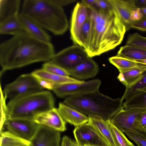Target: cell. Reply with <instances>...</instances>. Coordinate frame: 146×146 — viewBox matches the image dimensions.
Instances as JSON below:
<instances>
[{
    "instance_id": "obj_1",
    "label": "cell",
    "mask_w": 146,
    "mask_h": 146,
    "mask_svg": "<svg viewBox=\"0 0 146 146\" xmlns=\"http://www.w3.org/2000/svg\"><path fill=\"white\" fill-rule=\"evenodd\" d=\"M54 54L50 42L35 38L27 32L13 36L0 45V74L33 63L50 61Z\"/></svg>"
},
{
    "instance_id": "obj_2",
    "label": "cell",
    "mask_w": 146,
    "mask_h": 146,
    "mask_svg": "<svg viewBox=\"0 0 146 146\" xmlns=\"http://www.w3.org/2000/svg\"><path fill=\"white\" fill-rule=\"evenodd\" d=\"M87 7L91 30L85 50L88 56L92 58L112 50L119 45L127 30L112 8L103 10Z\"/></svg>"
},
{
    "instance_id": "obj_3",
    "label": "cell",
    "mask_w": 146,
    "mask_h": 146,
    "mask_svg": "<svg viewBox=\"0 0 146 146\" xmlns=\"http://www.w3.org/2000/svg\"><path fill=\"white\" fill-rule=\"evenodd\" d=\"M21 13L55 35L63 34L68 28V21L62 7L52 0H25Z\"/></svg>"
},
{
    "instance_id": "obj_4",
    "label": "cell",
    "mask_w": 146,
    "mask_h": 146,
    "mask_svg": "<svg viewBox=\"0 0 146 146\" xmlns=\"http://www.w3.org/2000/svg\"><path fill=\"white\" fill-rule=\"evenodd\" d=\"M64 103L86 116L105 120L110 119L123 108L121 98L113 99L101 93L99 90L67 97Z\"/></svg>"
},
{
    "instance_id": "obj_5",
    "label": "cell",
    "mask_w": 146,
    "mask_h": 146,
    "mask_svg": "<svg viewBox=\"0 0 146 146\" xmlns=\"http://www.w3.org/2000/svg\"><path fill=\"white\" fill-rule=\"evenodd\" d=\"M54 104L53 96L49 91L28 95L9 101L7 104V118L33 120L36 115L54 108Z\"/></svg>"
},
{
    "instance_id": "obj_6",
    "label": "cell",
    "mask_w": 146,
    "mask_h": 146,
    "mask_svg": "<svg viewBox=\"0 0 146 146\" xmlns=\"http://www.w3.org/2000/svg\"><path fill=\"white\" fill-rule=\"evenodd\" d=\"M146 109L122 108L110 120L111 122L123 133H131L146 139V131L141 126L139 117Z\"/></svg>"
},
{
    "instance_id": "obj_7",
    "label": "cell",
    "mask_w": 146,
    "mask_h": 146,
    "mask_svg": "<svg viewBox=\"0 0 146 146\" xmlns=\"http://www.w3.org/2000/svg\"><path fill=\"white\" fill-rule=\"evenodd\" d=\"M37 79L31 73L23 74L5 87L3 92L10 100L43 91Z\"/></svg>"
},
{
    "instance_id": "obj_8",
    "label": "cell",
    "mask_w": 146,
    "mask_h": 146,
    "mask_svg": "<svg viewBox=\"0 0 146 146\" xmlns=\"http://www.w3.org/2000/svg\"><path fill=\"white\" fill-rule=\"evenodd\" d=\"M88 57L84 48L75 44L55 54L51 61L68 72Z\"/></svg>"
},
{
    "instance_id": "obj_9",
    "label": "cell",
    "mask_w": 146,
    "mask_h": 146,
    "mask_svg": "<svg viewBox=\"0 0 146 146\" xmlns=\"http://www.w3.org/2000/svg\"><path fill=\"white\" fill-rule=\"evenodd\" d=\"M101 81L98 79L81 83L54 84L52 90L60 98L89 93L99 90Z\"/></svg>"
},
{
    "instance_id": "obj_10",
    "label": "cell",
    "mask_w": 146,
    "mask_h": 146,
    "mask_svg": "<svg viewBox=\"0 0 146 146\" xmlns=\"http://www.w3.org/2000/svg\"><path fill=\"white\" fill-rule=\"evenodd\" d=\"M4 126L9 132L30 141L36 133L38 125L32 119L8 118L6 119Z\"/></svg>"
},
{
    "instance_id": "obj_11",
    "label": "cell",
    "mask_w": 146,
    "mask_h": 146,
    "mask_svg": "<svg viewBox=\"0 0 146 146\" xmlns=\"http://www.w3.org/2000/svg\"><path fill=\"white\" fill-rule=\"evenodd\" d=\"M76 141L82 146H109L88 122L75 127L73 131Z\"/></svg>"
},
{
    "instance_id": "obj_12",
    "label": "cell",
    "mask_w": 146,
    "mask_h": 146,
    "mask_svg": "<svg viewBox=\"0 0 146 146\" xmlns=\"http://www.w3.org/2000/svg\"><path fill=\"white\" fill-rule=\"evenodd\" d=\"M60 132L38 125L34 136L30 141V146H60Z\"/></svg>"
},
{
    "instance_id": "obj_13",
    "label": "cell",
    "mask_w": 146,
    "mask_h": 146,
    "mask_svg": "<svg viewBox=\"0 0 146 146\" xmlns=\"http://www.w3.org/2000/svg\"><path fill=\"white\" fill-rule=\"evenodd\" d=\"M88 18V7L80 2L77 3L72 13L70 24L71 38L75 44L79 45L81 28Z\"/></svg>"
},
{
    "instance_id": "obj_14",
    "label": "cell",
    "mask_w": 146,
    "mask_h": 146,
    "mask_svg": "<svg viewBox=\"0 0 146 146\" xmlns=\"http://www.w3.org/2000/svg\"><path fill=\"white\" fill-rule=\"evenodd\" d=\"M33 120L38 125L48 127L59 132L66 130V122L58 109L54 107L36 115Z\"/></svg>"
},
{
    "instance_id": "obj_15",
    "label": "cell",
    "mask_w": 146,
    "mask_h": 146,
    "mask_svg": "<svg viewBox=\"0 0 146 146\" xmlns=\"http://www.w3.org/2000/svg\"><path fill=\"white\" fill-rule=\"evenodd\" d=\"M99 70L97 63L91 58L88 57L68 72L69 76L73 78L82 80L94 77Z\"/></svg>"
},
{
    "instance_id": "obj_16",
    "label": "cell",
    "mask_w": 146,
    "mask_h": 146,
    "mask_svg": "<svg viewBox=\"0 0 146 146\" xmlns=\"http://www.w3.org/2000/svg\"><path fill=\"white\" fill-rule=\"evenodd\" d=\"M58 109L60 115L65 122L73 125L75 127L88 122V116L64 103H59Z\"/></svg>"
},
{
    "instance_id": "obj_17",
    "label": "cell",
    "mask_w": 146,
    "mask_h": 146,
    "mask_svg": "<svg viewBox=\"0 0 146 146\" xmlns=\"http://www.w3.org/2000/svg\"><path fill=\"white\" fill-rule=\"evenodd\" d=\"M19 17L27 33L38 39L50 42V35L35 22L21 13L19 14Z\"/></svg>"
},
{
    "instance_id": "obj_18",
    "label": "cell",
    "mask_w": 146,
    "mask_h": 146,
    "mask_svg": "<svg viewBox=\"0 0 146 146\" xmlns=\"http://www.w3.org/2000/svg\"><path fill=\"white\" fill-rule=\"evenodd\" d=\"M112 8L117 13L119 17L125 25L127 30L131 28L133 23L130 19L132 11L135 9L131 0H109Z\"/></svg>"
},
{
    "instance_id": "obj_19",
    "label": "cell",
    "mask_w": 146,
    "mask_h": 146,
    "mask_svg": "<svg viewBox=\"0 0 146 146\" xmlns=\"http://www.w3.org/2000/svg\"><path fill=\"white\" fill-rule=\"evenodd\" d=\"M88 123L91 125L109 146H117L108 125L107 120L88 116Z\"/></svg>"
},
{
    "instance_id": "obj_20",
    "label": "cell",
    "mask_w": 146,
    "mask_h": 146,
    "mask_svg": "<svg viewBox=\"0 0 146 146\" xmlns=\"http://www.w3.org/2000/svg\"><path fill=\"white\" fill-rule=\"evenodd\" d=\"M31 73L37 79L43 80L56 84L81 83L84 81L69 76L55 74L49 72L42 68L35 70Z\"/></svg>"
},
{
    "instance_id": "obj_21",
    "label": "cell",
    "mask_w": 146,
    "mask_h": 146,
    "mask_svg": "<svg viewBox=\"0 0 146 146\" xmlns=\"http://www.w3.org/2000/svg\"><path fill=\"white\" fill-rule=\"evenodd\" d=\"M26 32L19 19V14L0 23V34L15 36Z\"/></svg>"
},
{
    "instance_id": "obj_22",
    "label": "cell",
    "mask_w": 146,
    "mask_h": 146,
    "mask_svg": "<svg viewBox=\"0 0 146 146\" xmlns=\"http://www.w3.org/2000/svg\"><path fill=\"white\" fill-rule=\"evenodd\" d=\"M124 101V108L146 109V87L135 92Z\"/></svg>"
},
{
    "instance_id": "obj_23",
    "label": "cell",
    "mask_w": 146,
    "mask_h": 146,
    "mask_svg": "<svg viewBox=\"0 0 146 146\" xmlns=\"http://www.w3.org/2000/svg\"><path fill=\"white\" fill-rule=\"evenodd\" d=\"M20 2V0H0V23L19 14Z\"/></svg>"
},
{
    "instance_id": "obj_24",
    "label": "cell",
    "mask_w": 146,
    "mask_h": 146,
    "mask_svg": "<svg viewBox=\"0 0 146 146\" xmlns=\"http://www.w3.org/2000/svg\"><path fill=\"white\" fill-rule=\"evenodd\" d=\"M117 56L133 60L146 59V49L126 45L120 47Z\"/></svg>"
},
{
    "instance_id": "obj_25",
    "label": "cell",
    "mask_w": 146,
    "mask_h": 146,
    "mask_svg": "<svg viewBox=\"0 0 146 146\" xmlns=\"http://www.w3.org/2000/svg\"><path fill=\"white\" fill-rule=\"evenodd\" d=\"M108 60L118 69L119 72L122 73L145 65L117 55L110 57Z\"/></svg>"
},
{
    "instance_id": "obj_26",
    "label": "cell",
    "mask_w": 146,
    "mask_h": 146,
    "mask_svg": "<svg viewBox=\"0 0 146 146\" xmlns=\"http://www.w3.org/2000/svg\"><path fill=\"white\" fill-rule=\"evenodd\" d=\"M30 142L21 138L8 131L1 133L0 146L30 145Z\"/></svg>"
},
{
    "instance_id": "obj_27",
    "label": "cell",
    "mask_w": 146,
    "mask_h": 146,
    "mask_svg": "<svg viewBox=\"0 0 146 146\" xmlns=\"http://www.w3.org/2000/svg\"><path fill=\"white\" fill-rule=\"evenodd\" d=\"M113 138L117 146H135L123 133L115 126L110 119L106 121Z\"/></svg>"
},
{
    "instance_id": "obj_28",
    "label": "cell",
    "mask_w": 146,
    "mask_h": 146,
    "mask_svg": "<svg viewBox=\"0 0 146 146\" xmlns=\"http://www.w3.org/2000/svg\"><path fill=\"white\" fill-rule=\"evenodd\" d=\"M146 71V65H144L123 73L127 84L126 88L130 86L137 82Z\"/></svg>"
},
{
    "instance_id": "obj_29",
    "label": "cell",
    "mask_w": 146,
    "mask_h": 146,
    "mask_svg": "<svg viewBox=\"0 0 146 146\" xmlns=\"http://www.w3.org/2000/svg\"><path fill=\"white\" fill-rule=\"evenodd\" d=\"M146 87V71L141 78L137 82L130 87L126 88L121 99L123 101L132 94L137 91Z\"/></svg>"
},
{
    "instance_id": "obj_30",
    "label": "cell",
    "mask_w": 146,
    "mask_h": 146,
    "mask_svg": "<svg viewBox=\"0 0 146 146\" xmlns=\"http://www.w3.org/2000/svg\"><path fill=\"white\" fill-rule=\"evenodd\" d=\"M91 30L90 21L88 19L83 24L81 28L78 45L84 48L85 50L86 48L90 38Z\"/></svg>"
},
{
    "instance_id": "obj_31",
    "label": "cell",
    "mask_w": 146,
    "mask_h": 146,
    "mask_svg": "<svg viewBox=\"0 0 146 146\" xmlns=\"http://www.w3.org/2000/svg\"><path fill=\"white\" fill-rule=\"evenodd\" d=\"M126 45L146 49V37L138 33L131 34L128 38Z\"/></svg>"
},
{
    "instance_id": "obj_32",
    "label": "cell",
    "mask_w": 146,
    "mask_h": 146,
    "mask_svg": "<svg viewBox=\"0 0 146 146\" xmlns=\"http://www.w3.org/2000/svg\"><path fill=\"white\" fill-rule=\"evenodd\" d=\"M42 68L52 73L65 76H69L68 72L50 60L45 62L42 65Z\"/></svg>"
},
{
    "instance_id": "obj_33",
    "label": "cell",
    "mask_w": 146,
    "mask_h": 146,
    "mask_svg": "<svg viewBox=\"0 0 146 146\" xmlns=\"http://www.w3.org/2000/svg\"><path fill=\"white\" fill-rule=\"evenodd\" d=\"M1 92L0 131L1 132L4 123L7 118V104H6L5 102L6 98L4 96L1 88Z\"/></svg>"
},
{
    "instance_id": "obj_34",
    "label": "cell",
    "mask_w": 146,
    "mask_h": 146,
    "mask_svg": "<svg viewBox=\"0 0 146 146\" xmlns=\"http://www.w3.org/2000/svg\"><path fill=\"white\" fill-rule=\"evenodd\" d=\"M137 146H146V139L137 135L129 132L124 133Z\"/></svg>"
},
{
    "instance_id": "obj_35",
    "label": "cell",
    "mask_w": 146,
    "mask_h": 146,
    "mask_svg": "<svg viewBox=\"0 0 146 146\" xmlns=\"http://www.w3.org/2000/svg\"><path fill=\"white\" fill-rule=\"evenodd\" d=\"M94 7L103 10H108L112 9L109 0H96Z\"/></svg>"
},
{
    "instance_id": "obj_36",
    "label": "cell",
    "mask_w": 146,
    "mask_h": 146,
    "mask_svg": "<svg viewBox=\"0 0 146 146\" xmlns=\"http://www.w3.org/2000/svg\"><path fill=\"white\" fill-rule=\"evenodd\" d=\"M143 18V16L139 9L133 10L132 11L130 15V19L133 23L138 22L141 20Z\"/></svg>"
},
{
    "instance_id": "obj_37",
    "label": "cell",
    "mask_w": 146,
    "mask_h": 146,
    "mask_svg": "<svg viewBox=\"0 0 146 146\" xmlns=\"http://www.w3.org/2000/svg\"><path fill=\"white\" fill-rule=\"evenodd\" d=\"M131 28L140 31H146V18H143L141 21L134 23L131 27Z\"/></svg>"
},
{
    "instance_id": "obj_38",
    "label": "cell",
    "mask_w": 146,
    "mask_h": 146,
    "mask_svg": "<svg viewBox=\"0 0 146 146\" xmlns=\"http://www.w3.org/2000/svg\"><path fill=\"white\" fill-rule=\"evenodd\" d=\"M133 6L136 9L146 7V0H131Z\"/></svg>"
},
{
    "instance_id": "obj_39",
    "label": "cell",
    "mask_w": 146,
    "mask_h": 146,
    "mask_svg": "<svg viewBox=\"0 0 146 146\" xmlns=\"http://www.w3.org/2000/svg\"><path fill=\"white\" fill-rule=\"evenodd\" d=\"M36 79L40 85L44 89L45 88L50 90H52L54 83L43 80Z\"/></svg>"
},
{
    "instance_id": "obj_40",
    "label": "cell",
    "mask_w": 146,
    "mask_h": 146,
    "mask_svg": "<svg viewBox=\"0 0 146 146\" xmlns=\"http://www.w3.org/2000/svg\"><path fill=\"white\" fill-rule=\"evenodd\" d=\"M74 141L67 136H64L62 138L60 146H73Z\"/></svg>"
},
{
    "instance_id": "obj_41",
    "label": "cell",
    "mask_w": 146,
    "mask_h": 146,
    "mask_svg": "<svg viewBox=\"0 0 146 146\" xmlns=\"http://www.w3.org/2000/svg\"><path fill=\"white\" fill-rule=\"evenodd\" d=\"M139 121L141 126L146 131V111L143 112L140 115Z\"/></svg>"
},
{
    "instance_id": "obj_42",
    "label": "cell",
    "mask_w": 146,
    "mask_h": 146,
    "mask_svg": "<svg viewBox=\"0 0 146 146\" xmlns=\"http://www.w3.org/2000/svg\"><path fill=\"white\" fill-rule=\"evenodd\" d=\"M56 4L62 7L74 3L76 1L75 0H52Z\"/></svg>"
},
{
    "instance_id": "obj_43",
    "label": "cell",
    "mask_w": 146,
    "mask_h": 146,
    "mask_svg": "<svg viewBox=\"0 0 146 146\" xmlns=\"http://www.w3.org/2000/svg\"><path fill=\"white\" fill-rule=\"evenodd\" d=\"M96 0H82L80 3L88 7H94Z\"/></svg>"
},
{
    "instance_id": "obj_44",
    "label": "cell",
    "mask_w": 146,
    "mask_h": 146,
    "mask_svg": "<svg viewBox=\"0 0 146 146\" xmlns=\"http://www.w3.org/2000/svg\"><path fill=\"white\" fill-rule=\"evenodd\" d=\"M117 79L123 84L125 87H127V84L126 82L124 75L123 73L119 72V75L117 77Z\"/></svg>"
},
{
    "instance_id": "obj_45",
    "label": "cell",
    "mask_w": 146,
    "mask_h": 146,
    "mask_svg": "<svg viewBox=\"0 0 146 146\" xmlns=\"http://www.w3.org/2000/svg\"><path fill=\"white\" fill-rule=\"evenodd\" d=\"M139 9L143 18H146V7Z\"/></svg>"
},
{
    "instance_id": "obj_46",
    "label": "cell",
    "mask_w": 146,
    "mask_h": 146,
    "mask_svg": "<svg viewBox=\"0 0 146 146\" xmlns=\"http://www.w3.org/2000/svg\"><path fill=\"white\" fill-rule=\"evenodd\" d=\"M139 63L141 64H143L146 65V59L134 60Z\"/></svg>"
},
{
    "instance_id": "obj_47",
    "label": "cell",
    "mask_w": 146,
    "mask_h": 146,
    "mask_svg": "<svg viewBox=\"0 0 146 146\" xmlns=\"http://www.w3.org/2000/svg\"><path fill=\"white\" fill-rule=\"evenodd\" d=\"M73 146H82L78 143L76 141H74Z\"/></svg>"
},
{
    "instance_id": "obj_48",
    "label": "cell",
    "mask_w": 146,
    "mask_h": 146,
    "mask_svg": "<svg viewBox=\"0 0 146 146\" xmlns=\"http://www.w3.org/2000/svg\"><path fill=\"white\" fill-rule=\"evenodd\" d=\"M84 146H92L91 145H89V144H86L84 145Z\"/></svg>"
},
{
    "instance_id": "obj_49",
    "label": "cell",
    "mask_w": 146,
    "mask_h": 146,
    "mask_svg": "<svg viewBox=\"0 0 146 146\" xmlns=\"http://www.w3.org/2000/svg\"><path fill=\"white\" fill-rule=\"evenodd\" d=\"M30 146V145L28 146V145H25V146Z\"/></svg>"
}]
</instances>
